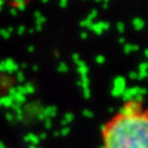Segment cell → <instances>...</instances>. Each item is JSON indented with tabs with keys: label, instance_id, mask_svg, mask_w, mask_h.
I'll return each instance as SVG.
<instances>
[{
	"label": "cell",
	"instance_id": "1",
	"mask_svg": "<svg viewBox=\"0 0 148 148\" xmlns=\"http://www.w3.org/2000/svg\"><path fill=\"white\" fill-rule=\"evenodd\" d=\"M101 148H148V105L125 102L104 123Z\"/></svg>",
	"mask_w": 148,
	"mask_h": 148
}]
</instances>
